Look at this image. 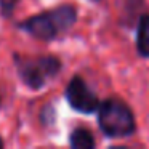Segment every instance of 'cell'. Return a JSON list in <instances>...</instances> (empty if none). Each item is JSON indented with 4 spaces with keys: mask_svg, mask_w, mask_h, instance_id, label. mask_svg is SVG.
Returning a JSON list of instances; mask_svg holds the SVG:
<instances>
[{
    "mask_svg": "<svg viewBox=\"0 0 149 149\" xmlns=\"http://www.w3.org/2000/svg\"><path fill=\"white\" fill-rule=\"evenodd\" d=\"M69 144L74 149H93L95 148V136L85 127H77L69 135Z\"/></svg>",
    "mask_w": 149,
    "mask_h": 149,
    "instance_id": "6",
    "label": "cell"
},
{
    "mask_svg": "<svg viewBox=\"0 0 149 149\" xmlns=\"http://www.w3.org/2000/svg\"><path fill=\"white\" fill-rule=\"evenodd\" d=\"M13 64L23 84L29 90H42L47 82L59 74L63 63L55 55L26 56L21 53H13Z\"/></svg>",
    "mask_w": 149,
    "mask_h": 149,
    "instance_id": "2",
    "label": "cell"
},
{
    "mask_svg": "<svg viewBox=\"0 0 149 149\" xmlns=\"http://www.w3.org/2000/svg\"><path fill=\"white\" fill-rule=\"evenodd\" d=\"M64 96L69 106L80 114H93L100 107L98 95L87 85L80 75H74L66 87Z\"/></svg>",
    "mask_w": 149,
    "mask_h": 149,
    "instance_id": "4",
    "label": "cell"
},
{
    "mask_svg": "<svg viewBox=\"0 0 149 149\" xmlns=\"http://www.w3.org/2000/svg\"><path fill=\"white\" fill-rule=\"evenodd\" d=\"M21 0H0V16L5 19H11Z\"/></svg>",
    "mask_w": 149,
    "mask_h": 149,
    "instance_id": "7",
    "label": "cell"
},
{
    "mask_svg": "<svg viewBox=\"0 0 149 149\" xmlns=\"http://www.w3.org/2000/svg\"><path fill=\"white\" fill-rule=\"evenodd\" d=\"M136 50L143 58H149V15L144 13L138 19L136 27Z\"/></svg>",
    "mask_w": 149,
    "mask_h": 149,
    "instance_id": "5",
    "label": "cell"
},
{
    "mask_svg": "<svg viewBox=\"0 0 149 149\" xmlns=\"http://www.w3.org/2000/svg\"><path fill=\"white\" fill-rule=\"evenodd\" d=\"M95 2H96V0H95Z\"/></svg>",
    "mask_w": 149,
    "mask_h": 149,
    "instance_id": "11",
    "label": "cell"
},
{
    "mask_svg": "<svg viewBox=\"0 0 149 149\" xmlns=\"http://www.w3.org/2000/svg\"><path fill=\"white\" fill-rule=\"evenodd\" d=\"M98 123L109 138H127L136 130L135 116L128 104L119 98H109L98 107Z\"/></svg>",
    "mask_w": 149,
    "mask_h": 149,
    "instance_id": "3",
    "label": "cell"
},
{
    "mask_svg": "<svg viewBox=\"0 0 149 149\" xmlns=\"http://www.w3.org/2000/svg\"><path fill=\"white\" fill-rule=\"evenodd\" d=\"M0 106H2V96H0Z\"/></svg>",
    "mask_w": 149,
    "mask_h": 149,
    "instance_id": "10",
    "label": "cell"
},
{
    "mask_svg": "<svg viewBox=\"0 0 149 149\" xmlns=\"http://www.w3.org/2000/svg\"><path fill=\"white\" fill-rule=\"evenodd\" d=\"M77 21V8L74 5H59L47 11H40L23 21L16 23L19 31L39 39L42 42H52L58 39L61 34H66Z\"/></svg>",
    "mask_w": 149,
    "mask_h": 149,
    "instance_id": "1",
    "label": "cell"
},
{
    "mask_svg": "<svg viewBox=\"0 0 149 149\" xmlns=\"http://www.w3.org/2000/svg\"><path fill=\"white\" fill-rule=\"evenodd\" d=\"M5 148V141H3V138L0 136V149H3Z\"/></svg>",
    "mask_w": 149,
    "mask_h": 149,
    "instance_id": "9",
    "label": "cell"
},
{
    "mask_svg": "<svg viewBox=\"0 0 149 149\" xmlns=\"http://www.w3.org/2000/svg\"><path fill=\"white\" fill-rule=\"evenodd\" d=\"M40 122H42L43 127H48V125H53L55 122V107L52 104H45L40 111Z\"/></svg>",
    "mask_w": 149,
    "mask_h": 149,
    "instance_id": "8",
    "label": "cell"
}]
</instances>
